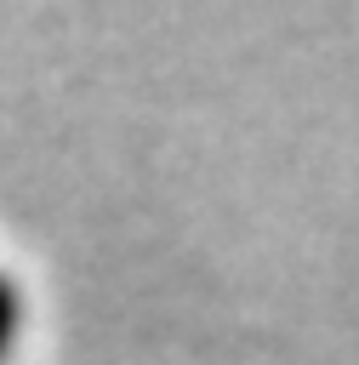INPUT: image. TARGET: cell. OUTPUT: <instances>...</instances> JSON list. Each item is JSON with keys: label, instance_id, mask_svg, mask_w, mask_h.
I'll list each match as a JSON object with an SVG mask.
<instances>
[{"label": "cell", "instance_id": "6da1fadb", "mask_svg": "<svg viewBox=\"0 0 359 365\" xmlns=\"http://www.w3.org/2000/svg\"><path fill=\"white\" fill-rule=\"evenodd\" d=\"M17 336V291L0 279V354H6V342Z\"/></svg>", "mask_w": 359, "mask_h": 365}]
</instances>
